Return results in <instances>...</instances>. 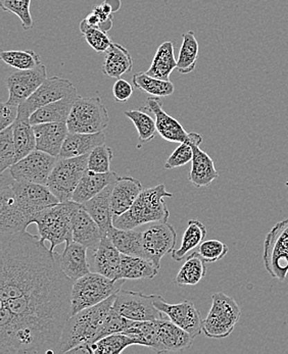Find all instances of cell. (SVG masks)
Here are the masks:
<instances>
[{"instance_id":"1","label":"cell","mask_w":288,"mask_h":354,"mask_svg":"<svg viewBox=\"0 0 288 354\" xmlns=\"http://www.w3.org/2000/svg\"><path fill=\"white\" fill-rule=\"evenodd\" d=\"M42 238L28 233H0V300L46 290L71 279L62 272L57 252Z\"/></svg>"},{"instance_id":"2","label":"cell","mask_w":288,"mask_h":354,"mask_svg":"<svg viewBox=\"0 0 288 354\" xmlns=\"http://www.w3.org/2000/svg\"><path fill=\"white\" fill-rule=\"evenodd\" d=\"M57 203L46 185L18 181L6 169L0 175V233L26 231L38 212Z\"/></svg>"},{"instance_id":"3","label":"cell","mask_w":288,"mask_h":354,"mask_svg":"<svg viewBox=\"0 0 288 354\" xmlns=\"http://www.w3.org/2000/svg\"><path fill=\"white\" fill-rule=\"evenodd\" d=\"M116 294L96 306L71 315L64 325L57 353H69L79 345L94 342L103 322L113 310Z\"/></svg>"},{"instance_id":"4","label":"cell","mask_w":288,"mask_h":354,"mask_svg":"<svg viewBox=\"0 0 288 354\" xmlns=\"http://www.w3.org/2000/svg\"><path fill=\"white\" fill-rule=\"evenodd\" d=\"M173 194L167 191L164 184L143 190L132 207L121 216L114 218V226L119 229H136L146 224L168 222L170 212L165 198Z\"/></svg>"},{"instance_id":"5","label":"cell","mask_w":288,"mask_h":354,"mask_svg":"<svg viewBox=\"0 0 288 354\" xmlns=\"http://www.w3.org/2000/svg\"><path fill=\"white\" fill-rule=\"evenodd\" d=\"M81 207L74 201L60 203L38 212L34 218L42 241L51 243V250L60 244L73 240V216Z\"/></svg>"},{"instance_id":"6","label":"cell","mask_w":288,"mask_h":354,"mask_svg":"<svg viewBox=\"0 0 288 354\" xmlns=\"http://www.w3.org/2000/svg\"><path fill=\"white\" fill-rule=\"evenodd\" d=\"M125 281V279L111 280L98 272H89L75 281L72 288L71 315L96 306L115 295L121 290Z\"/></svg>"},{"instance_id":"7","label":"cell","mask_w":288,"mask_h":354,"mask_svg":"<svg viewBox=\"0 0 288 354\" xmlns=\"http://www.w3.org/2000/svg\"><path fill=\"white\" fill-rule=\"evenodd\" d=\"M242 317V310L231 296L218 292L213 294L212 306L204 319L203 332L212 339H224L232 334Z\"/></svg>"},{"instance_id":"8","label":"cell","mask_w":288,"mask_h":354,"mask_svg":"<svg viewBox=\"0 0 288 354\" xmlns=\"http://www.w3.org/2000/svg\"><path fill=\"white\" fill-rule=\"evenodd\" d=\"M88 158L89 154L77 158H59L49 176L46 186L59 199L60 203L72 201L79 182L88 169Z\"/></svg>"},{"instance_id":"9","label":"cell","mask_w":288,"mask_h":354,"mask_svg":"<svg viewBox=\"0 0 288 354\" xmlns=\"http://www.w3.org/2000/svg\"><path fill=\"white\" fill-rule=\"evenodd\" d=\"M109 113L100 96H80L71 111L66 125L70 133L92 134L103 132L109 125Z\"/></svg>"},{"instance_id":"10","label":"cell","mask_w":288,"mask_h":354,"mask_svg":"<svg viewBox=\"0 0 288 354\" xmlns=\"http://www.w3.org/2000/svg\"><path fill=\"white\" fill-rule=\"evenodd\" d=\"M263 261L272 278L285 281L288 274V218L276 223L266 236Z\"/></svg>"},{"instance_id":"11","label":"cell","mask_w":288,"mask_h":354,"mask_svg":"<svg viewBox=\"0 0 288 354\" xmlns=\"http://www.w3.org/2000/svg\"><path fill=\"white\" fill-rule=\"evenodd\" d=\"M114 310L132 321H159L169 317L154 306V294L146 295L141 292L120 290L116 294Z\"/></svg>"},{"instance_id":"12","label":"cell","mask_w":288,"mask_h":354,"mask_svg":"<svg viewBox=\"0 0 288 354\" xmlns=\"http://www.w3.org/2000/svg\"><path fill=\"white\" fill-rule=\"evenodd\" d=\"M57 160L59 158L36 149L12 165L10 171L18 181L46 185Z\"/></svg>"},{"instance_id":"13","label":"cell","mask_w":288,"mask_h":354,"mask_svg":"<svg viewBox=\"0 0 288 354\" xmlns=\"http://www.w3.org/2000/svg\"><path fill=\"white\" fill-rule=\"evenodd\" d=\"M143 239L145 259H150L160 269L163 257L175 250L177 232L168 222L154 223L144 230Z\"/></svg>"},{"instance_id":"14","label":"cell","mask_w":288,"mask_h":354,"mask_svg":"<svg viewBox=\"0 0 288 354\" xmlns=\"http://www.w3.org/2000/svg\"><path fill=\"white\" fill-rule=\"evenodd\" d=\"M75 89L76 88L68 79L55 76L47 78L25 102L19 105L18 118L30 120L32 113L40 107L62 100Z\"/></svg>"},{"instance_id":"15","label":"cell","mask_w":288,"mask_h":354,"mask_svg":"<svg viewBox=\"0 0 288 354\" xmlns=\"http://www.w3.org/2000/svg\"><path fill=\"white\" fill-rule=\"evenodd\" d=\"M154 306L159 310L165 313L170 321L186 330L195 338L203 332V317L195 304L190 300H186L181 304H168L163 296L154 294Z\"/></svg>"},{"instance_id":"16","label":"cell","mask_w":288,"mask_h":354,"mask_svg":"<svg viewBox=\"0 0 288 354\" xmlns=\"http://www.w3.org/2000/svg\"><path fill=\"white\" fill-rule=\"evenodd\" d=\"M47 77L45 66L40 64L32 70L19 71L8 75L6 87L8 90V104L21 105L25 102L40 86Z\"/></svg>"},{"instance_id":"17","label":"cell","mask_w":288,"mask_h":354,"mask_svg":"<svg viewBox=\"0 0 288 354\" xmlns=\"http://www.w3.org/2000/svg\"><path fill=\"white\" fill-rule=\"evenodd\" d=\"M186 142L191 145L193 150L188 180L195 187H208L215 180L218 179L219 171L215 167L213 158L199 148V145L203 142V137L199 133L190 132Z\"/></svg>"},{"instance_id":"18","label":"cell","mask_w":288,"mask_h":354,"mask_svg":"<svg viewBox=\"0 0 288 354\" xmlns=\"http://www.w3.org/2000/svg\"><path fill=\"white\" fill-rule=\"evenodd\" d=\"M156 326V338L152 348L156 353L184 351L190 348L195 341V337L170 319H159Z\"/></svg>"},{"instance_id":"19","label":"cell","mask_w":288,"mask_h":354,"mask_svg":"<svg viewBox=\"0 0 288 354\" xmlns=\"http://www.w3.org/2000/svg\"><path fill=\"white\" fill-rule=\"evenodd\" d=\"M146 109L156 118V130L164 140L175 143L186 142L188 140L189 133L184 130L177 120L165 113L160 97H148L146 100Z\"/></svg>"},{"instance_id":"20","label":"cell","mask_w":288,"mask_h":354,"mask_svg":"<svg viewBox=\"0 0 288 354\" xmlns=\"http://www.w3.org/2000/svg\"><path fill=\"white\" fill-rule=\"evenodd\" d=\"M87 250L88 248L83 244L71 240L66 242L64 252H57V261L62 272L74 282L91 272Z\"/></svg>"},{"instance_id":"21","label":"cell","mask_w":288,"mask_h":354,"mask_svg":"<svg viewBox=\"0 0 288 354\" xmlns=\"http://www.w3.org/2000/svg\"><path fill=\"white\" fill-rule=\"evenodd\" d=\"M33 129L36 137V149L60 158L62 145L70 133L66 122L38 124L34 125Z\"/></svg>"},{"instance_id":"22","label":"cell","mask_w":288,"mask_h":354,"mask_svg":"<svg viewBox=\"0 0 288 354\" xmlns=\"http://www.w3.org/2000/svg\"><path fill=\"white\" fill-rule=\"evenodd\" d=\"M122 253L114 245L107 236L102 237L98 248L93 251V269L96 272L111 279L120 280Z\"/></svg>"},{"instance_id":"23","label":"cell","mask_w":288,"mask_h":354,"mask_svg":"<svg viewBox=\"0 0 288 354\" xmlns=\"http://www.w3.org/2000/svg\"><path fill=\"white\" fill-rule=\"evenodd\" d=\"M73 240L94 251L100 245L102 233L96 221L81 205L73 216Z\"/></svg>"},{"instance_id":"24","label":"cell","mask_w":288,"mask_h":354,"mask_svg":"<svg viewBox=\"0 0 288 354\" xmlns=\"http://www.w3.org/2000/svg\"><path fill=\"white\" fill-rule=\"evenodd\" d=\"M118 178L119 175L116 171L94 173L87 169L73 194L72 201L79 205L87 203L90 199L100 194L107 186L116 182Z\"/></svg>"},{"instance_id":"25","label":"cell","mask_w":288,"mask_h":354,"mask_svg":"<svg viewBox=\"0 0 288 354\" xmlns=\"http://www.w3.org/2000/svg\"><path fill=\"white\" fill-rule=\"evenodd\" d=\"M114 183L107 186L100 194L82 205L86 212L91 216V218L100 227L103 237L107 236L109 229L114 226L115 214H114L113 207H111V192H113Z\"/></svg>"},{"instance_id":"26","label":"cell","mask_w":288,"mask_h":354,"mask_svg":"<svg viewBox=\"0 0 288 354\" xmlns=\"http://www.w3.org/2000/svg\"><path fill=\"white\" fill-rule=\"evenodd\" d=\"M143 184L133 177H120L114 183L111 207L116 216H121L132 207L143 192Z\"/></svg>"},{"instance_id":"27","label":"cell","mask_w":288,"mask_h":354,"mask_svg":"<svg viewBox=\"0 0 288 354\" xmlns=\"http://www.w3.org/2000/svg\"><path fill=\"white\" fill-rule=\"evenodd\" d=\"M79 97L80 96L77 89L73 90L70 94L64 96L62 100L40 107L35 113H32L30 117V123L32 126L43 123H59V122L66 123L71 111Z\"/></svg>"},{"instance_id":"28","label":"cell","mask_w":288,"mask_h":354,"mask_svg":"<svg viewBox=\"0 0 288 354\" xmlns=\"http://www.w3.org/2000/svg\"><path fill=\"white\" fill-rule=\"evenodd\" d=\"M105 145V132L69 133L62 147L61 158H77L89 154L94 148Z\"/></svg>"},{"instance_id":"29","label":"cell","mask_w":288,"mask_h":354,"mask_svg":"<svg viewBox=\"0 0 288 354\" xmlns=\"http://www.w3.org/2000/svg\"><path fill=\"white\" fill-rule=\"evenodd\" d=\"M133 68L132 55L122 45L111 43L109 48L105 51L102 72L109 78L120 79Z\"/></svg>"},{"instance_id":"30","label":"cell","mask_w":288,"mask_h":354,"mask_svg":"<svg viewBox=\"0 0 288 354\" xmlns=\"http://www.w3.org/2000/svg\"><path fill=\"white\" fill-rule=\"evenodd\" d=\"M159 270L160 269L152 261L145 257L122 253L120 279H125V280L154 279L159 274Z\"/></svg>"},{"instance_id":"31","label":"cell","mask_w":288,"mask_h":354,"mask_svg":"<svg viewBox=\"0 0 288 354\" xmlns=\"http://www.w3.org/2000/svg\"><path fill=\"white\" fill-rule=\"evenodd\" d=\"M114 245L123 254L145 257L143 250V232L134 229H119L113 226L107 234Z\"/></svg>"},{"instance_id":"32","label":"cell","mask_w":288,"mask_h":354,"mask_svg":"<svg viewBox=\"0 0 288 354\" xmlns=\"http://www.w3.org/2000/svg\"><path fill=\"white\" fill-rule=\"evenodd\" d=\"M175 68H177V61L174 55V44L165 41L159 46L152 63L145 73L154 78L170 81V76Z\"/></svg>"},{"instance_id":"33","label":"cell","mask_w":288,"mask_h":354,"mask_svg":"<svg viewBox=\"0 0 288 354\" xmlns=\"http://www.w3.org/2000/svg\"><path fill=\"white\" fill-rule=\"evenodd\" d=\"M17 162L36 150V137L29 119L18 118L12 124Z\"/></svg>"},{"instance_id":"34","label":"cell","mask_w":288,"mask_h":354,"mask_svg":"<svg viewBox=\"0 0 288 354\" xmlns=\"http://www.w3.org/2000/svg\"><path fill=\"white\" fill-rule=\"evenodd\" d=\"M206 228L203 223L197 220H190L182 237L181 246L179 250L172 251V259L176 261L186 259L189 251L199 248L206 239Z\"/></svg>"},{"instance_id":"35","label":"cell","mask_w":288,"mask_h":354,"mask_svg":"<svg viewBox=\"0 0 288 354\" xmlns=\"http://www.w3.org/2000/svg\"><path fill=\"white\" fill-rule=\"evenodd\" d=\"M206 263L199 252L191 253L176 276V284L180 285V286H195V285L199 284L205 278Z\"/></svg>"},{"instance_id":"36","label":"cell","mask_w":288,"mask_h":354,"mask_svg":"<svg viewBox=\"0 0 288 354\" xmlns=\"http://www.w3.org/2000/svg\"><path fill=\"white\" fill-rule=\"evenodd\" d=\"M182 45L177 59V70L180 74L193 72L199 59V42L195 32L188 31L182 36Z\"/></svg>"},{"instance_id":"37","label":"cell","mask_w":288,"mask_h":354,"mask_svg":"<svg viewBox=\"0 0 288 354\" xmlns=\"http://www.w3.org/2000/svg\"><path fill=\"white\" fill-rule=\"evenodd\" d=\"M132 82L137 89L143 90L146 93L156 97H165L172 95L175 91V87L171 81L154 78L146 73H136L133 76Z\"/></svg>"},{"instance_id":"38","label":"cell","mask_w":288,"mask_h":354,"mask_svg":"<svg viewBox=\"0 0 288 354\" xmlns=\"http://www.w3.org/2000/svg\"><path fill=\"white\" fill-rule=\"evenodd\" d=\"M136 345L132 337L124 333H116L100 339L93 344L88 345L90 354H118L123 353L129 346Z\"/></svg>"},{"instance_id":"39","label":"cell","mask_w":288,"mask_h":354,"mask_svg":"<svg viewBox=\"0 0 288 354\" xmlns=\"http://www.w3.org/2000/svg\"><path fill=\"white\" fill-rule=\"evenodd\" d=\"M124 115L134 124L141 143H147L156 138L158 133L156 121L148 115L145 109H129L124 111Z\"/></svg>"},{"instance_id":"40","label":"cell","mask_w":288,"mask_h":354,"mask_svg":"<svg viewBox=\"0 0 288 354\" xmlns=\"http://www.w3.org/2000/svg\"><path fill=\"white\" fill-rule=\"evenodd\" d=\"M0 57L4 63L19 71L32 70L42 64L39 55L33 50L2 51Z\"/></svg>"},{"instance_id":"41","label":"cell","mask_w":288,"mask_h":354,"mask_svg":"<svg viewBox=\"0 0 288 354\" xmlns=\"http://www.w3.org/2000/svg\"><path fill=\"white\" fill-rule=\"evenodd\" d=\"M17 162L12 125L0 132V171L10 169Z\"/></svg>"},{"instance_id":"42","label":"cell","mask_w":288,"mask_h":354,"mask_svg":"<svg viewBox=\"0 0 288 354\" xmlns=\"http://www.w3.org/2000/svg\"><path fill=\"white\" fill-rule=\"evenodd\" d=\"M80 31L85 37L86 41L96 53H105L111 45L107 32L102 31L98 27L90 26L85 19L80 23Z\"/></svg>"},{"instance_id":"43","label":"cell","mask_w":288,"mask_h":354,"mask_svg":"<svg viewBox=\"0 0 288 354\" xmlns=\"http://www.w3.org/2000/svg\"><path fill=\"white\" fill-rule=\"evenodd\" d=\"M131 322H132V319H127V317L120 315L117 310H114L113 306V310L109 313L107 319L103 322L100 331L96 334L93 343H96V341L100 340V339L109 336V335L123 333L125 330L130 326ZM93 343H92V344H93Z\"/></svg>"},{"instance_id":"44","label":"cell","mask_w":288,"mask_h":354,"mask_svg":"<svg viewBox=\"0 0 288 354\" xmlns=\"http://www.w3.org/2000/svg\"><path fill=\"white\" fill-rule=\"evenodd\" d=\"M114 152L111 147L105 145L98 146L89 153L88 169L94 173H107L111 171V162Z\"/></svg>"},{"instance_id":"45","label":"cell","mask_w":288,"mask_h":354,"mask_svg":"<svg viewBox=\"0 0 288 354\" xmlns=\"http://www.w3.org/2000/svg\"><path fill=\"white\" fill-rule=\"evenodd\" d=\"M2 10L16 15L21 21L24 29L30 30L33 27V19L31 16V0H3L0 2Z\"/></svg>"},{"instance_id":"46","label":"cell","mask_w":288,"mask_h":354,"mask_svg":"<svg viewBox=\"0 0 288 354\" xmlns=\"http://www.w3.org/2000/svg\"><path fill=\"white\" fill-rule=\"evenodd\" d=\"M199 254L206 263H216L226 257L229 248L219 240H206L199 246Z\"/></svg>"},{"instance_id":"47","label":"cell","mask_w":288,"mask_h":354,"mask_svg":"<svg viewBox=\"0 0 288 354\" xmlns=\"http://www.w3.org/2000/svg\"><path fill=\"white\" fill-rule=\"evenodd\" d=\"M193 150L188 142L180 143V145L174 150L173 153L168 158L165 164V169H172L176 167H183L192 160Z\"/></svg>"},{"instance_id":"48","label":"cell","mask_w":288,"mask_h":354,"mask_svg":"<svg viewBox=\"0 0 288 354\" xmlns=\"http://www.w3.org/2000/svg\"><path fill=\"white\" fill-rule=\"evenodd\" d=\"M19 115V105L1 102L0 104V130L8 128L17 121Z\"/></svg>"},{"instance_id":"49","label":"cell","mask_w":288,"mask_h":354,"mask_svg":"<svg viewBox=\"0 0 288 354\" xmlns=\"http://www.w3.org/2000/svg\"><path fill=\"white\" fill-rule=\"evenodd\" d=\"M113 94L118 102H128L133 94V86L124 79H118L113 86Z\"/></svg>"},{"instance_id":"50","label":"cell","mask_w":288,"mask_h":354,"mask_svg":"<svg viewBox=\"0 0 288 354\" xmlns=\"http://www.w3.org/2000/svg\"><path fill=\"white\" fill-rule=\"evenodd\" d=\"M2 1H3V0H0V2H2Z\"/></svg>"}]
</instances>
